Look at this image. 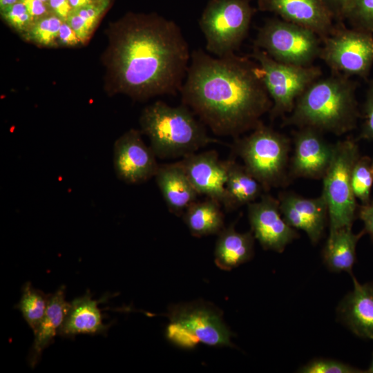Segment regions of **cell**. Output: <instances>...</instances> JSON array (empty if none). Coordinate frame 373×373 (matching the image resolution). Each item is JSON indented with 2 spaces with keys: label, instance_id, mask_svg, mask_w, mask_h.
Masks as SVG:
<instances>
[{
  "label": "cell",
  "instance_id": "cb8c5ba5",
  "mask_svg": "<svg viewBox=\"0 0 373 373\" xmlns=\"http://www.w3.org/2000/svg\"><path fill=\"white\" fill-rule=\"evenodd\" d=\"M225 189L226 200L223 207L227 211L256 201L265 192L260 183L248 172L245 166L233 159L229 160Z\"/></svg>",
  "mask_w": 373,
  "mask_h": 373
},
{
  "label": "cell",
  "instance_id": "9a60e30c",
  "mask_svg": "<svg viewBox=\"0 0 373 373\" xmlns=\"http://www.w3.org/2000/svg\"><path fill=\"white\" fill-rule=\"evenodd\" d=\"M199 195H204L224 206L229 160H221L218 153L209 150L193 153L178 161Z\"/></svg>",
  "mask_w": 373,
  "mask_h": 373
},
{
  "label": "cell",
  "instance_id": "836d02e7",
  "mask_svg": "<svg viewBox=\"0 0 373 373\" xmlns=\"http://www.w3.org/2000/svg\"><path fill=\"white\" fill-rule=\"evenodd\" d=\"M358 216L363 222L365 233L369 234L373 242V199L367 204L359 207Z\"/></svg>",
  "mask_w": 373,
  "mask_h": 373
},
{
  "label": "cell",
  "instance_id": "5b68a950",
  "mask_svg": "<svg viewBox=\"0 0 373 373\" xmlns=\"http://www.w3.org/2000/svg\"><path fill=\"white\" fill-rule=\"evenodd\" d=\"M290 140L260 123L243 137L235 138L233 149L265 192L289 180Z\"/></svg>",
  "mask_w": 373,
  "mask_h": 373
},
{
  "label": "cell",
  "instance_id": "e0dca14e",
  "mask_svg": "<svg viewBox=\"0 0 373 373\" xmlns=\"http://www.w3.org/2000/svg\"><path fill=\"white\" fill-rule=\"evenodd\" d=\"M257 6L260 11L314 31L321 39L334 28V20L321 0H258Z\"/></svg>",
  "mask_w": 373,
  "mask_h": 373
},
{
  "label": "cell",
  "instance_id": "7402d4cb",
  "mask_svg": "<svg viewBox=\"0 0 373 373\" xmlns=\"http://www.w3.org/2000/svg\"><path fill=\"white\" fill-rule=\"evenodd\" d=\"M255 237L251 231L240 233L234 224L224 227L218 234L214 250L216 265L229 271L250 260L254 254Z\"/></svg>",
  "mask_w": 373,
  "mask_h": 373
},
{
  "label": "cell",
  "instance_id": "4dcf8cb0",
  "mask_svg": "<svg viewBox=\"0 0 373 373\" xmlns=\"http://www.w3.org/2000/svg\"><path fill=\"white\" fill-rule=\"evenodd\" d=\"M365 99L362 108L363 123L358 140H373V77L367 80Z\"/></svg>",
  "mask_w": 373,
  "mask_h": 373
},
{
  "label": "cell",
  "instance_id": "277c9868",
  "mask_svg": "<svg viewBox=\"0 0 373 373\" xmlns=\"http://www.w3.org/2000/svg\"><path fill=\"white\" fill-rule=\"evenodd\" d=\"M140 125L160 159L183 157L210 144L220 143L208 135L205 125L183 104L171 106L156 101L143 109Z\"/></svg>",
  "mask_w": 373,
  "mask_h": 373
},
{
  "label": "cell",
  "instance_id": "52a82bcc",
  "mask_svg": "<svg viewBox=\"0 0 373 373\" xmlns=\"http://www.w3.org/2000/svg\"><path fill=\"white\" fill-rule=\"evenodd\" d=\"M360 157L358 146L352 139L334 144L332 161L323 180V195L328 207L329 233L352 227L357 204L352 187V173Z\"/></svg>",
  "mask_w": 373,
  "mask_h": 373
},
{
  "label": "cell",
  "instance_id": "9c48e42d",
  "mask_svg": "<svg viewBox=\"0 0 373 373\" xmlns=\"http://www.w3.org/2000/svg\"><path fill=\"white\" fill-rule=\"evenodd\" d=\"M254 47L274 60L308 66L319 58L322 39L314 31L279 17L267 19L258 30Z\"/></svg>",
  "mask_w": 373,
  "mask_h": 373
},
{
  "label": "cell",
  "instance_id": "3957f363",
  "mask_svg": "<svg viewBox=\"0 0 373 373\" xmlns=\"http://www.w3.org/2000/svg\"><path fill=\"white\" fill-rule=\"evenodd\" d=\"M358 86L351 77L338 73L320 77L299 96L283 124L336 135L352 131L361 117L356 96Z\"/></svg>",
  "mask_w": 373,
  "mask_h": 373
},
{
  "label": "cell",
  "instance_id": "d6986e66",
  "mask_svg": "<svg viewBox=\"0 0 373 373\" xmlns=\"http://www.w3.org/2000/svg\"><path fill=\"white\" fill-rule=\"evenodd\" d=\"M352 277L353 290L340 303L338 315L355 335L373 339V283L361 284Z\"/></svg>",
  "mask_w": 373,
  "mask_h": 373
},
{
  "label": "cell",
  "instance_id": "7a4b0ae2",
  "mask_svg": "<svg viewBox=\"0 0 373 373\" xmlns=\"http://www.w3.org/2000/svg\"><path fill=\"white\" fill-rule=\"evenodd\" d=\"M180 93L182 103L219 136L254 130L272 107L259 64L236 53L213 57L193 50Z\"/></svg>",
  "mask_w": 373,
  "mask_h": 373
},
{
  "label": "cell",
  "instance_id": "74e56055",
  "mask_svg": "<svg viewBox=\"0 0 373 373\" xmlns=\"http://www.w3.org/2000/svg\"><path fill=\"white\" fill-rule=\"evenodd\" d=\"M49 4L58 17L65 21L73 10L68 0H50Z\"/></svg>",
  "mask_w": 373,
  "mask_h": 373
},
{
  "label": "cell",
  "instance_id": "8d00e7d4",
  "mask_svg": "<svg viewBox=\"0 0 373 373\" xmlns=\"http://www.w3.org/2000/svg\"><path fill=\"white\" fill-rule=\"evenodd\" d=\"M59 41L64 45L74 46L80 42L73 29L67 22H63L59 33Z\"/></svg>",
  "mask_w": 373,
  "mask_h": 373
},
{
  "label": "cell",
  "instance_id": "7c38bea8",
  "mask_svg": "<svg viewBox=\"0 0 373 373\" xmlns=\"http://www.w3.org/2000/svg\"><path fill=\"white\" fill-rule=\"evenodd\" d=\"M157 156L144 142L141 132L131 128L115 142L113 163L117 178L131 184H141L155 177L159 164Z\"/></svg>",
  "mask_w": 373,
  "mask_h": 373
},
{
  "label": "cell",
  "instance_id": "5bb4252c",
  "mask_svg": "<svg viewBox=\"0 0 373 373\" xmlns=\"http://www.w3.org/2000/svg\"><path fill=\"white\" fill-rule=\"evenodd\" d=\"M322 133L308 127L298 128L294 133L291 178H323L332 161L334 144L327 142Z\"/></svg>",
  "mask_w": 373,
  "mask_h": 373
},
{
  "label": "cell",
  "instance_id": "f35d334b",
  "mask_svg": "<svg viewBox=\"0 0 373 373\" xmlns=\"http://www.w3.org/2000/svg\"><path fill=\"white\" fill-rule=\"evenodd\" d=\"M71 7L73 9L84 7L88 4L92 3L91 0H68Z\"/></svg>",
  "mask_w": 373,
  "mask_h": 373
},
{
  "label": "cell",
  "instance_id": "4316f807",
  "mask_svg": "<svg viewBox=\"0 0 373 373\" xmlns=\"http://www.w3.org/2000/svg\"><path fill=\"white\" fill-rule=\"evenodd\" d=\"M373 185L372 160L367 156H360L354 164L352 173V187L356 199L361 204H367L371 200Z\"/></svg>",
  "mask_w": 373,
  "mask_h": 373
},
{
  "label": "cell",
  "instance_id": "2e32d148",
  "mask_svg": "<svg viewBox=\"0 0 373 373\" xmlns=\"http://www.w3.org/2000/svg\"><path fill=\"white\" fill-rule=\"evenodd\" d=\"M278 199L286 222L294 229L305 232L312 244L318 243L329 224L328 207L323 195L307 198L293 192H283Z\"/></svg>",
  "mask_w": 373,
  "mask_h": 373
},
{
  "label": "cell",
  "instance_id": "f546056e",
  "mask_svg": "<svg viewBox=\"0 0 373 373\" xmlns=\"http://www.w3.org/2000/svg\"><path fill=\"white\" fill-rule=\"evenodd\" d=\"M302 373H358L359 369L341 361L329 358H315L302 366L298 371Z\"/></svg>",
  "mask_w": 373,
  "mask_h": 373
},
{
  "label": "cell",
  "instance_id": "60d3db41",
  "mask_svg": "<svg viewBox=\"0 0 373 373\" xmlns=\"http://www.w3.org/2000/svg\"><path fill=\"white\" fill-rule=\"evenodd\" d=\"M365 372L373 373V355H372V359L371 363H370L368 369L366 370V371H365Z\"/></svg>",
  "mask_w": 373,
  "mask_h": 373
},
{
  "label": "cell",
  "instance_id": "7bdbcfd3",
  "mask_svg": "<svg viewBox=\"0 0 373 373\" xmlns=\"http://www.w3.org/2000/svg\"><path fill=\"white\" fill-rule=\"evenodd\" d=\"M372 170H373V159L372 160Z\"/></svg>",
  "mask_w": 373,
  "mask_h": 373
},
{
  "label": "cell",
  "instance_id": "44dd1931",
  "mask_svg": "<svg viewBox=\"0 0 373 373\" xmlns=\"http://www.w3.org/2000/svg\"><path fill=\"white\" fill-rule=\"evenodd\" d=\"M69 307L70 303L66 300V288L61 286L50 295L45 316L34 333L35 338L28 357L30 367L34 368L37 365L44 350L53 343L55 337L59 334Z\"/></svg>",
  "mask_w": 373,
  "mask_h": 373
},
{
  "label": "cell",
  "instance_id": "1f68e13d",
  "mask_svg": "<svg viewBox=\"0 0 373 373\" xmlns=\"http://www.w3.org/2000/svg\"><path fill=\"white\" fill-rule=\"evenodd\" d=\"M352 0H321L335 22H344L345 12Z\"/></svg>",
  "mask_w": 373,
  "mask_h": 373
},
{
  "label": "cell",
  "instance_id": "d6a6232c",
  "mask_svg": "<svg viewBox=\"0 0 373 373\" xmlns=\"http://www.w3.org/2000/svg\"><path fill=\"white\" fill-rule=\"evenodd\" d=\"M66 22L73 29L80 41H85L89 37L91 30L87 22L74 10H72Z\"/></svg>",
  "mask_w": 373,
  "mask_h": 373
},
{
  "label": "cell",
  "instance_id": "8fae6325",
  "mask_svg": "<svg viewBox=\"0 0 373 373\" xmlns=\"http://www.w3.org/2000/svg\"><path fill=\"white\" fill-rule=\"evenodd\" d=\"M319 58L332 73L367 81L373 66V34L335 22L332 32L322 39Z\"/></svg>",
  "mask_w": 373,
  "mask_h": 373
},
{
  "label": "cell",
  "instance_id": "30bf717a",
  "mask_svg": "<svg viewBox=\"0 0 373 373\" xmlns=\"http://www.w3.org/2000/svg\"><path fill=\"white\" fill-rule=\"evenodd\" d=\"M249 56L261 68L264 84L272 101L269 113L272 119L289 114L299 96L322 76L318 66L281 63L258 48L254 47Z\"/></svg>",
  "mask_w": 373,
  "mask_h": 373
},
{
  "label": "cell",
  "instance_id": "ac0fdd59",
  "mask_svg": "<svg viewBox=\"0 0 373 373\" xmlns=\"http://www.w3.org/2000/svg\"><path fill=\"white\" fill-rule=\"evenodd\" d=\"M108 298L109 294H105L99 300L93 299L87 290L82 296L73 299L58 335L64 338L79 334L106 335L111 324L104 323V314L99 305Z\"/></svg>",
  "mask_w": 373,
  "mask_h": 373
},
{
  "label": "cell",
  "instance_id": "ab89813d",
  "mask_svg": "<svg viewBox=\"0 0 373 373\" xmlns=\"http://www.w3.org/2000/svg\"><path fill=\"white\" fill-rule=\"evenodd\" d=\"M20 1H22V0H0L1 8L3 9Z\"/></svg>",
  "mask_w": 373,
  "mask_h": 373
},
{
  "label": "cell",
  "instance_id": "83f0119b",
  "mask_svg": "<svg viewBox=\"0 0 373 373\" xmlns=\"http://www.w3.org/2000/svg\"><path fill=\"white\" fill-rule=\"evenodd\" d=\"M352 28L373 34V0H352L345 15Z\"/></svg>",
  "mask_w": 373,
  "mask_h": 373
},
{
  "label": "cell",
  "instance_id": "d4e9b609",
  "mask_svg": "<svg viewBox=\"0 0 373 373\" xmlns=\"http://www.w3.org/2000/svg\"><path fill=\"white\" fill-rule=\"evenodd\" d=\"M221 206L219 202L209 198L193 202L182 215L191 234L198 238L218 235L224 228Z\"/></svg>",
  "mask_w": 373,
  "mask_h": 373
},
{
  "label": "cell",
  "instance_id": "f1b7e54d",
  "mask_svg": "<svg viewBox=\"0 0 373 373\" xmlns=\"http://www.w3.org/2000/svg\"><path fill=\"white\" fill-rule=\"evenodd\" d=\"M62 19L59 17H44L30 26L28 37L41 45H50L59 37Z\"/></svg>",
  "mask_w": 373,
  "mask_h": 373
},
{
  "label": "cell",
  "instance_id": "d590c367",
  "mask_svg": "<svg viewBox=\"0 0 373 373\" xmlns=\"http://www.w3.org/2000/svg\"><path fill=\"white\" fill-rule=\"evenodd\" d=\"M28 13L32 19H39L46 17L47 9L44 2L41 0H22Z\"/></svg>",
  "mask_w": 373,
  "mask_h": 373
},
{
  "label": "cell",
  "instance_id": "6da1fadb",
  "mask_svg": "<svg viewBox=\"0 0 373 373\" xmlns=\"http://www.w3.org/2000/svg\"><path fill=\"white\" fill-rule=\"evenodd\" d=\"M191 55L175 21L157 14H128L110 30L108 66L113 92L137 100L175 95Z\"/></svg>",
  "mask_w": 373,
  "mask_h": 373
},
{
  "label": "cell",
  "instance_id": "8992f818",
  "mask_svg": "<svg viewBox=\"0 0 373 373\" xmlns=\"http://www.w3.org/2000/svg\"><path fill=\"white\" fill-rule=\"evenodd\" d=\"M166 337L184 349H192L199 343L213 347L232 346L231 333L222 314L213 304L194 301L170 307Z\"/></svg>",
  "mask_w": 373,
  "mask_h": 373
},
{
  "label": "cell",
  "instance_id": "b9f144b4",
  "mask_svg": "<svg viewBox=\"0 0 373 373\" xmlns=\"http://www.w3.org/2000/svg\"><path fill=\"white\" fill-rule=\"evenodd\" d=\"M41 1H44V3H47V2L49 3V1H50V0H41Z\"/></svg>",
  "mask_w": 373,
  "mask_h": 373
},
{
  "label": "cell",
  "instance_id": "ba28073f",
  "mask_svg": "<svg viewBox=\"0 0 373 373\" xmlns=\"http://www.w3.org/2000/svg\"><path fill=\"white\" fill-rule=\"evenodd\" d=\"M255 12L249 0H209L199 20L207 51L216 57L235 53L247 36Z\"/></svg>",
  "mask_w": 373,
  "mask_h": 373
},
{
  "label": "cell",
  "instance_id": "e575fe53",
  "mask_svg": "<svg viewBox=\"0 0 373 373\" xmlns=\"http://www.w3.org/2000/svg\"><path fill=\"white\" fill-rule=\"evenodd\" d=\"M25 12H27V9L22 1L17 2L3 9V17L13 26L19 17Z\"/></svg>",
  "mask_w": 373,
  "mask_h": 373
},
{
  "label": "cell",
  "instance_id": "4fadbf2b",
  "mask_svg": "<svg viewBox=\"0 0 373 373\" xmlns=\"http://www.w3.org/2000/svg\"><path fill=\"white\" fill-rule=\"evenodd\" d=\"M247 216L251 231L264 249L282 253L299 237L296 229L284 220L278 199L268 193L247 204Z\"/></svg>",
  "mask_w": 373,
  "mask_h": 373
},
{
  "label": "cell",
  "instance_id": "603a6c76",
  "mask_svg": "<svg viewBox=\"0 0 373 373\" xmlns=\"http://www.w3.org/2000/svg\"><path fill=\"white\" fill-rule=\"evenodd\" d=\"M363 234V230L359 233H354L352 227H342L329 233L322 256L330 271H345L352 275V267L356 262V245Z\"/></svg>",
  "mask_w": 373,
  "mask_h": 373
},
{
  "label": "cell",
  "instance_id": "484cf974",
  "mask_svg": "<svg viewBox=\"0 0 373 373\" xmlns=\"http://www.w3.org/2000/svg\"><path fill=\"white\" fill-rule=\"evenodd\" d=\"M51 294H46L35 288L31 283H26L21 289V296L16 305L23 319L35 333L46 312Z\"/></svg>",
  "mask_w": 373,
  "mask_h": 373
},
{
  "label": "cell",
  "instance_id": "ffe728a7",
  "mask_svg": "<svg viewBox=\"0 0 373 373\" xmlns=\"http://www.w3.org/2000/svg\"><path fill=\"white\" fill-rule=\"evenodd\" d=\"M155 181L169 210L182 216L199 195L179 162L159 164Z\"/></svg>",
  "mask_w": 373,
  "mask_h": 373
}]
</instances>
